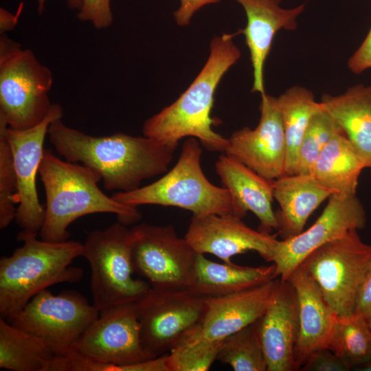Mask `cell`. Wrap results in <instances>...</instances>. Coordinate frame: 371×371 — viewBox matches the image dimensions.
I'll return each instance as SVG.
<instances>
[{"mask_svg": "<svg viewBox=\"0 0 371 371\" xmlns=\"http://www.w3.org/2000/svg\"><path fill=\"white\" fill-rule=\"evenodd\" d=\"M47 135L56 152L65 160L96 172L107 190L131 192L141 183L166 172L176 148L146 136L117 133L95 137L53 121Z\"/></svg>", "mask_w": 371, "mask_h": 371, "instance_id": "obj_1", "label": "cell"}, {"mask_svg": "<svg viewBox=\"0 0 371 371\" xmlns=\"http://www.w3.org/2000/svg\"><path fill=\"white\" fill-rule=\"evenodd\" d=\"M240 33L241 30L214 37L199 74L174 102L146 120L144 136L176 148L182 138L194 137L209 151L225 153L228 139L213 130L210 113L221 78L241 56L233 41Z\"/></svg>", "mask_w": 371, "mask_h": 371, "instance_id": "obj_2", "label": "cell"}, {"mask_svg": "<svg viewBox=\"0 0 371 371\" xmlns=\"http://www.w3.org/2000/svg\"><path fill=\"white\" fill-rule=\"evenodd\" d=\"M38 175L45 193V218L39 235L42 240H68L69 226L78 218L97 213L117 215L128 225L141 219L137 207L126 205L105 194L98 187L101 180L93 170L63 161L49 149L44 150Z\"/></svg>", "mask_w": 371, "mask_h": 371, "instance_id": "obj_3", "label": "cell"}, {"mask_svg": "<svg viewBox=\"0 0 371 371\" xmlns=\"http://www.w3.org/2000/svg\"><path fill=\"white\" fill-rule=\"evenodd\" d=\"M82 244L32 238L0 260V316L10 322L36 294L63 282H78L82 270L71 266Z\"/></svg>", "mask_w": 371, "mask_h": 371, "instance_id": "obj_4", "label": "cell"}, {"mask_svg": "<svg viewBox=\"0 0 371 371\" xmlns=\"http://www.w3.org/2000/svg\"><path fill=\"white\" fill-rule=\"evenodd\" d=\"M194 137L182 144L179 159L156 181L131 192H117V201L137 207L142 205L172 206L190 211L194 216L233 214L243 218L230 192L205 177L201 164L202 148Z\"/></svg>", "mask_w": 371, "mask_h": 371, "instance_id": "obj_5", "label": "cell"}, {"mask_svg": "<svg viewBox=\"0 0 371 371\" xmlns=\"http://www.w3.org/2000/svg\"><path fill=\"white\" fill-rule=\"evenodd\" d=\"M137 302L99 311L65 363V371H123L127 365L153 357L143 346Z\"/></svg>", "mask_w": 371, "mask_h": 371, "instance_id": "obj_6", "label": "cell"}, {"mask_svg": "<svg viewBox=\"0 0 371 371\" xmlns=\"http://www.w3.org/2000/svg\"><path fill=\"white\" fill-rule=\"evenodd\" d=\"M53 75L29 49L0 37V117L10 128L24 130L41 122L53 103Z\"/></svg>", "mask_w": 371, "mask_h": 371, "instance_id": "obj_7", "label": "cell"}, {"mask_svg": "<svg viewBox=\"0 0 371 371\" xmlns=\"http://www.w3.org/2000/svg\"><path fill=\"white\" fill-rule=\"evenodd\" d=\"M133 237L120 222L95 229L82 244V256L91 269L93 304L100 311L127 302H137L150 289L146 280L133 277Z\"/></svg>", "mask_w": 371, "mask_h": 371, "instance_id": "obj_8", "label": "cell"}, {"mask_svg": "<svg viewBox=\"0 0 371 371\" xmlns=\"http://www.w3.org/2000/svg\"><path fill=\"white\" fill-rule=\"evenodd\" d=\"M371 262V245L352 230L308 254L299 265L317 284L338 317L354 313L361 284Z\"/></svg>", "mask_w": 371, "mask_h": 371, "instance_id": "obj_9", "label": "cell"}, {"mask_svg": "<svg viewBox=\"0 0 371 371\" xmlns=\"http://www.w3.org/2000/svg\"><path fill=\"white\" fill-rule=\"evenodd\" d=\"M99 311L76 291L43 290L9 322L41 339L55 357L70 355Z\"/></svg>", "mask_w": 371, "mask_h": 371, "instance_id": "obj_10", "label": "cell"}, {"mask_svg": "<svg viewBox=\"0 0 371 371\" xmlns=\"http://www.w3.org/2000/svg\"><path fill=\"white\" fill-rule=\"evenodd\" d=\"M133 237V270L152 287L189 289L194 284L199 254L172 225H135Z\"/></svg>", "mask_w": 371, "mask_h": 371, "instance_id": "obj_11", "label": "cell"}, {"mask_svg": "<svg viewBox=\"0 0 371 371\" xmlns=\"http://www.w3.org/2000/svg\"><path fill=\"white\" fill-rule=\"evenodd\" d=\"M137 304L141 339L154 357L169 353L203 315V297L190 289L150 286Z\"/></svg>", "mask_w": 371, "mask_h": 371, "instance_id": "obj_12", "label": "cell"}, {"mask_svg": "<svg viewBox=\"0 0 371 371\" xmlns=\"http://www.w3.org/2000/svg\"><path fill=\"white\" fill-rule=\"evenodd\" d=\"M63 110L53 103L47 117L37 125L24 130L6 128L17 179V205L15 221L19 228L17 240L25 242L39 234L45 218V207L41 204L36 176L43 156V144L50 124L62 118Z\"/></svg>", "mask_w": 371, "mask_h": 371, "instance_id": "obj_13", "label": "cell"}, {"mask_svg": "<svg viewBox=\"0 0 371 371\" xmlns=\"http://www.w3.org/2000/svg\"><path fill=\"white\" fill-rule=\"evenodd\" d=\"M364 207L355 194L333 193L322 214L307 230L276 243L271 261L276 276L286 280L312 251L352 230L366 225Z\"/></svg>", "mask_w": 371, "mask_h": 371, "instance_id": "obj_14", "label": "cell"}, {"mask_svg": "<svg viewBox=\"0 0 371 371\" xmlns=\"http://www.w3.org/2000/svg\"><path fill=\"white\" fill-rule=\"evenodd\" d=\"M278 282L279 278H274L237 293L204 297L205 308L203 315L177 346L222 341L255 322L271 304Z\"/></svg>", "mask_w": 371, "mask_h": 371, "instance_id": "obj_15", "label": "cell"}, {"mask_svg": "<svg viewBox=\"0 0 371 371\" xmlns=\"http://www.w3.org/2000/svg\"><path fill=\"white\" fill-rule=\"evenodd\" d=\"M260 111L258 126L234 131L225 153L273 181L285 175L286 142L277 98L261 94Z\"/></svg>", "mask_w": 371, "mask_h": 371, "instance_id": "obj_16", "label": "cell"}, {"mask_svg": "<svg viewBox=\"0 0 371 371\" xmlns=\"http://www.w3.org/2000/svg\"><path fill=\"white\" fill-rule=\"evenodd\" d=\"M184 238L199 254H212L224 262L234 256L256 251L271 261L276 236L255 230L233 214L193 215Z\"/></svg>", "mask_w": 371, "mask_h": 371, "instance_id": "obj_17", "label": "cell"}, {"mask_svg": "<svg viewBox=\"0 0 371 371\" xmlns=\"http://www.w3.org/2000/svg\"><path fill=\"white\" fill-rule=\"evenodd\" d=\"M267 371L296 370L294 350L297 334L295 291L289 280L279 278L273 300L257 320Z\"/></svg>", "mask_w": 371, "mask_h": 371, "instance_id": "obj_18", "label": "cell"}, {"mask_svg": "<svg viewBox=\"0 0 371 371\" xmlns=\"http://www.w3.org/2000/svg\"><path fill=\"white\" fill-rule=\"evenodd\" d=\"M294 287L297 308V334L294 356L296 370L314 351L328 348L337 315L315 281L298 266L287 279Z\"/></svg>", "mask_w": 371, "mask_h": 371, "instance_id": "obj_19", "label": "cell"}, {"mask_svg": "<svg viewBox=\"0 0 371 371\" xmlns=\"http://www.w3.org/2000/svg\"><path fill=\"white\" fill-rule=\"evenodd\" d=\"M245 11L247 25L241 30L245 37L253 69L251 91L265 93L264 67L276 34L280 30H295L297 18L305 3L291 8L280 7L282 0H236Z\"/></svg>", "mask_w": 371, "mask_h": 371, "instance_id": "obj_20", "label": "cell"}, {"mask_svg": "<svg viewBox=\"0 0 371 371\" xmlns=\"http://www.w3.org/2000/svg\"><path fill=\"white\" fill-rule=\"evenodd\" d=\"M215 168L243 218L250 211L260 221L258 230L270 234L273 229H278L271 205L273 200L272 181L225 153L218 157Z\"/></svg>", "mask_w": 371, "mask_h": 371, "instance_id": "obj_21", "label": "cell"}, {"mask_svg": "<svg viewBox=\"0 0 371 371\" xmlns=\"http://www.w3.org/2000/svg\"><path fill=\"white\" fill-rule=\"evenodd\" d=\"M272 187L280 206L275 215L282 240L302 233L311 214L333 194L310 174L284 175L272 181Z\"/></svg>", "mask_w": 371, "mask_h": 371, "instance_id": "obj_22", "label": "cell"}, {"mask_svg": "<svg viewBox=\"0 0 371 371\" xmlns=\"http://www.w3.org/2000/svg\"><path fill=\"white\" fill-rule=\"evenodd\" d=\"M323 107L341 128L365 167L371 168V85H357L339 95L325 94Z\"/></svg>", "mask_w": 371, "mask_h": 371, "instance_id": "obj_23", "label": "cell"}, {"mask_svg": "<svg viewBox=\"0 0 371 371\" xmlns=\"http://www.w3.org/2000/svg\"><path fill=\"white\" fill-rule=\"evenodd\" d=\"M276 265L246 267L216 262L199 254L194 284L189 289L203 297L229 295L265 284L274 278Z\"/></svg>", "mask_w": 371, "mask_h": 371, "instance_id": "obj_24", "label": "cell"}, {"mask_svg": "<svg viewBox=\"0 0 371 371\" xmlns=\"http://www.w3.org/2000/svg\"><path fill=\"white\" fill-rule=\"evenodd\" d=\"M365 165L343 131L336 133L317 159L310 175L333 193L356 194Z\"/></svg>", "mask_w": 371, "mask_h": 371, "instance_id": "obj_25", "label": "cell"}, {"mask_svg": "<svg viewBox=\"0 0 371 371\" xmlns=\"http://www.w3.org/2000/svg\"><path fill=\"white\" fill-rule=\"evenodd\" d=\"M286 142L285 175H295L300 145L311 117L324 107L312 91L295 86L277 98Z\"/></svg>", "mask_w": 371, "mask_h": 371, "instance_id": "obj_26", "label": "cell"}, {"mask_svg": "<svg viewBox=\"0 0 371 371\" xmlns=\"http://www.w3.org/2000/svg\"><path fill=\"white\" fill-rule=\"evenodd\" d=\"M54 357L41 339L0 319V368L47 371Z\"/></svg>", "mask_w": 371, "mask_h": 371, "instance_id": "obj_27", "label": "cell"}, {"mask_svg": "<svg viewBox=\"0 0 371 371\" xmlns=\"http://www.w3.org/2000/svg\"><path fill=\"white\" fill-rule=\"evenodd\" d=\"M328 348L351 368L371 362V329L366 318L353 313L337 317Z\"/></svg>", "mask_w": 371, "mask_h": 371, "instance_id": "obj_28", "label": "cell"}, {"mask_svg": "<svg viewBox=\"0 0 371 371\" xmlns=\"http://www.w3.org/2000/svg\"><path fill=\"white\" fill-rule=\"evenodd\" d=\"M216 360L235 371H267L257 320L225 338Z\"/></svg>", "mask_w": 371, "mask_h": 371, "instance_id": "obj_29", "label": "cell"}, {"mask_svg": "<svg viewBox=\"0 0 371 371\" xmlns=\"http://www.w3.org/2000/svg\"><path fill=\"white\" fill-rule=\"evenodd\" d=\"M343 131L323 109L311 119L300 145L296 174H311L322 150L337 133Z\"/></svg>", "mask_w": 371, "mask_h": 371, "instance_id": "obj_30", "label": "cell"}, {"mask_svg": "<svg viewBox=\"0 0 371 371\" xmlns=\"http://www.w3.org/2000/svg\"><path fill=\"white\" fill-rule=\"evenodd\" d=\"M5 121L0 117V229L15 220L17 179L12 151L6 136Z\"/></svg>", "mask_w": 371, "mask_h": 371, "instance_id": "obj_31", "label": "cell"}, {"mask_svg": "<svg viewBox=\"0 0 371 371\" xmlns=\"http://www.w3.org/2000/svg\"><path fill=\"white\" fill-rule=\"evenodd\" d=\"M222 341L183 344L176 346L167 355L169 371L208 370L217 359Z\"/></svg>", "mask_w": 371, "mask_h": 371, "instance_id": "obj_32", "label": "cell"}, {"mask_svg": "<svg viewBox=\"0 0 371 371\" xmlns=\"http://www.w3.org/2000/svg\"><path fill=\"white\" fill-rule=\"evenodd\" d=\"M76 16L81 21L91 23L96 29L106 28L113 22L110 0H83Z\"/></svg>", "mask_w": 371, "mask_h": 371, "instance_id": "obj_33", "label": "cell"}, {"mask_svg": "<svg viewBox=\"0 0 371 371\" xmlns=\"http://www.w3.org/2000/svg\"><path fill=\"white\" fill-rule=\"evenodd\" d=\"M304 371H348L350 368L328 348L313 352L302 366Z\"/></svg>", "mask_w": 371, "mask_h": 371, "instance_id": "obj_34", "label": "cell"}, {"mask_svg": "<svg viewBox=\"0 0 371 371\" xmlns=\"http://www.w3.org/2000/svg\"><path fill=\"white\" fill-rule=\"evenodd\" d=\"M348 66L355 74L371 68V27L361 45L349 58Z\"/></svg>", "mask_w": 371, "mask_h": 371, "instance_id": "obj_35", "label": "cell"}, {"mask_svg": "<svg viewBox=\"0 0 371 371\" xmlns=\"http://www.w3.org/2000/svg\"><path fill=\"white\" fill-rule=\"evenodd\" d=\"M354 313L365 318L371 315V262L359 287Z\"/></svg>", "mask_w": 371, "mask_h": 371, "instance_id": "obj_36", "label": "cell"}, {"mask_svg": "<svg viewBox=\"0 0 371 371\" xmlns=\"http://www.w3.org/2000/svg\"><path fill=\"white\" fill-rule=\"evenodd\" d=\"M220 0H180L179 8L173 13L178 25H189L194 14L200 8L208 5L218 3Z\"/></svg>", "mask_w": 371, "mask_h": 371, "instance_id": "obj_37", "label": "cell"}, {"mask_svg": "<svg viewBox=\"0 0 371 371\" xmlns=\"http://www.w3.org/2000/svg\"><path fill=\"white\" fill-rule=\"evenodd\" d=\"M23 3L20 4L16 14L6 10L3 8H0V33L4 34L5 32L12 30L16 25L19 17L22 10Z\"/></svg>", "mask_w": 371, "mask_h": 371, "instance_id": "obj_38", "label": "cell"}, {"mask_svg": "<svg viewBox=\"0 0 371 371\" xmlns=\"http://www.w3.org/2000/svg\"><path fill=\"white\" fill-rule=\"evenodd\" d=\"M46 1L47 0H37V10L38 14H42ZM82 2L83 0H67L68 7L71 9L77 10V12L81 8Z\"/></svg>", "mask_w": 371, "mask_h": 371, "instance_id": "obj_39", "label": "cell"}, {"mask_svg": "<svg viewBox=\"0 0 371 371\" xmlns=\"http://www.w3.org/2000/svg\"><path fill=\"white\" fill-rule=\"evenodd\" d=\"M368 324L371 329V315L366 318Z\"/></svg>", "mask_w": 371, "mask_h": 371, "instance_id": "obj_40", "label": "cell"}]
</instances>
